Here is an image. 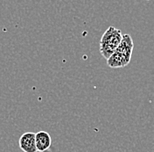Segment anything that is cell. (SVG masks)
Listing matches in <instances>:
<instances>
[{
	"mask_svg": "<svg viewBox=\"0 0 154 152\" xmlns=\"http://www.w3.org/2000/svg\"><path fill=\"white\" fill-rule=\"evenodd\" d=\"M19 148L24 152H37L35 143V133L26 132L23 134L19 141Z\"/></svg>",
	"mask_w": 154,
	"mask_h": 152,
	"instance_id": "3",
	"label": "cell"
},
{
	"mask_svg": "<svg viewBox=\"0 0 154 152\" xmlns=\"http://www.w3.org/2000/svg\"><path fill=\"white\" fill-rule=\"evenodd\" d=\"M35 143L37 151L44 152L51 147L52 138L47 131H38L35 133Z\"/></svg>",
	"mask_w": 154,
	"mask_h": 152,
	"instance_id": "4",
	"label": "cell"
},
{
	"mask_svg": "<svg viewBox=\"0 0 154 152\" xmlns=\"http://www.w3.org/2000/svg\"><path fill=\"white\" fill-rule=\"evenodd\" d=\"M123 34L121 30L114 27H109L103 34L100 40V52L105 59H109L120 44Z\"/></svg>",
	"mask_w": 154,
	"mask_h": 152,
	"instance_id": "2",
	"label": "cell"
},
{
	"mask_svg": "<svg viewBox=\"0 0 154 152\" xmlns=\"http://www.w3.org/2000/svg\"><path fill=\"white\" fill-rule=\"evenodd\" d=\"M134 48L133 40L130 34L123 35V39L112 56L107 60V63L110 68H123L131 62L132 51Z\"/></svg>",
	"mask_w": 154,
	"mask_h": 152,
	"instance_id": "1",
	"label": "cell"
}]
</instances>
